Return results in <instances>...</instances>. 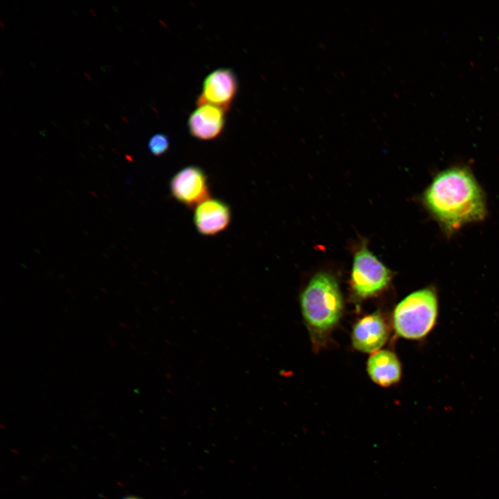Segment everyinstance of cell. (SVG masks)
Segmentation results:
<instances>
[{
	"mask_svg": "<svg viewBox=\"0 0 499 499\" xmlns=\"http://www.w3.org/2000/svg\"><path fill=\"white\" fill-rule=\"evenodd\" d=\"M421 200L426 210L448 234L482 220L487 215L483 190L466 166H451L438 173Z\"/></svg>",
	"mask_w": 499,
	"mask_h": 499,
	"instance_id": "1",
	"label": "cell"
},
{
	"mask_svg": "<svg viewBox=\"0 0 499 499\" xmlns=\"http://www.w3.org/2000/svg\"><path fill=\"white\" fill-rule=\"evenodd\" d=\"M300 308L314 349L324 347L344 311L342 295L335 277L319 272L312 277L299 296Z\"/></svg>",
	"mask_w": 499,
	"mask_h": 499,
	"instance_id": "2",
	"label": "cell"
},
{
	"mask_svg": "<svg viewBox=\"0 0 499 499\" xmlns=\"http://www.w3.org/2000/svg\"><path fill=\"white\" fill-rule=\"evenodd\" d=\"M439 315V300L432 287L416 290L395 306L392 315L396 334L402 338L421 340L434 329Z\"/></svg>",
	"mask_w": 499,
	"mask_h": 499,
	"instance_id": "3",
	"label": "cell"
},
{
	"mask_svg": "<svg viewBox=\"0 0 499 499\" xmlns=\"http://www.w3.org/2000/svg\"><path fill=\"white\" fill-rule=\"evenodd\" d=\"M392 277V272L363 242L356 251L353 260L349 279L353 296L358 300L376 297L388 288Z\"/></svg>",
	"mask_w": 499,
	"mask_h": 499,
	"instance_id": "4",
	"label": "cell"
},
{
	"mask_svg": "<svg viewBox=\"0 0 499 499\" xmlns=\"http://www.w3.org/2000/svg\"><path fill=\"white\" fill-rule=\"evenodd\" d=\"M169 188L173 197L189 207H195L210 198L208 177L197 166H187L179 170L171 177Z\"/></svg>",
	"mask_w": 499,
	"mask_h": 499,
	"instance_id": "5",
	"label": "cell"
},
{
	"mask_svg": "<svg viewBox=\"0 0 499 499\" xmlns=\"http://www.w3.org/2000/svg\"><path fill=\"white\" fill-rule=\"evenodd\" d=\"M237 91L238 80L234 72L229 68L217 69L205 77L196 105H212L228 111Z\"/></svg>",
	"mask_w": 499,
	"mask_h": 499,
	"instance_id": "6",
	"label": "cell"
},
{
	"mask_svg": "<svg viewBox=\"0 0 499 499\" xmlns=\"http://www.w3.org/2000/svg\"><path fill=\"white\" fill-rule=\"evenodd\" d=\"M390 334L388 324L379 312L365 315L353 326L351 342L360 352L373 353L387 342Z\"/></svg>",
	"mask_w": 499,
	"mask_h": 499,
	"instance_id": "7",
	"label": "cell"
},
{
	"mask_svg": "<svg viewBox=\"0 0 499 499\" xmlns=\"http://www.w3.org/2000/svg\"><path fill=\"white\" fill-rule=\"evenodd\" d=\"M229 206L223 200L209 198L195 207L194 225L204 236H213L225 230L230 223Z\"/></svg>",
	"mask_w": 499,
	"mask_h": 499,
	"instance_id": "8",
	"label": "cell"
},
{
	"mask_svg": "<svg viewBox=\"0 0 499 499\" xmlns=\"http://www.w3.org/2000/svg\"><path fill=\"white\" fill-rule=\"evenodd\" d=\"M226 112L224 109L212 105L197 106L189 117V133L200 140L217 138L224 129Z\"/></svg>",
	"mask_w": 499,
	"mask_h": 499,
	"instance_id": "9",
	"label": "cell"
},
{
	"mask_svg": "<svg viewBox=\"0 0 499 499\" xmlns=\"http://www.w3.org/2000/svg\"><path fill=\"white\" fill-rule=\"evenodd\" d=\"M367 371L374 383L388 387L400 381L402 367L395 353L389 350H378L368 358Z\"/></svg>",
	"mask_w": 499,
	"mask_h": 499,
	"instance_id": "10",
	"label": "cell"
},
{
	"mask_svg": "<svg viewBox=\"0 0 499 499\" xmlns=\"http://www.w3.org/2000/svg\"><path fill=\"white\" fill-rule=\"evenodd\" d=\"M170 147V139L168 137L163 133L153 134L149 139L148 148L150 152L156 156L162 155L166 153Z\"/></svg>",
	"mask_w": 499,
	"mask_h": 499,
	"instance_id": "11",
	"label": "cell"
},
{
	"mask_svg": "<svg viewBox=\"0 0 499 499\" xmlns=\"http://www.w3.org/2000/svg\"><path fill=\"white\" fill-rule=\"evenodd\" d=\"M123 499H140V498L133 497V496H128V497L123 498Z\"/></svg>",
	"mask_w": 499,
	"mask_h": 499,
	"instance_id": "12",
	"label": "cell"
}]
</instances>
